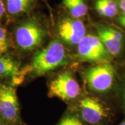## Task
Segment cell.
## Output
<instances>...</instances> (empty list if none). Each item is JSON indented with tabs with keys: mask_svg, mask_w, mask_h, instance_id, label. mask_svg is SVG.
Wrapping results in <instances>:
<instances>
[{
	"mask_svg": "<svg viewBox=\"0 0 125 125\" xmlns=\"http://www.w3.org/2000/svg\"><path fill=\"white\" fill-rule=\"evenodd\" d=\"M67 55L62 43L55 40L35 54L28 70L40 76L66 65Z\"/></svg>",
	"mask_w": 125,
	"mask_h": 125,
	"instance_id": "cell-1",
	"label": "cell"
},
{
	"mask_svg": "<svg viewBox=\"0 0 125 125\" xmlns=\"http://www.w3.org/2000/svg\"><path fill=\"white\" fill-rule=\"evenodd\" d=\"M46 30L38 19L32 17L17 26L15 39L20 49L31 51L42 44L46 37Z\"/></svg>",
	"mask_w": 125,
	"mask_h": 125,
	"instance_id": "cell-2",
	"label": "cell"
},
{
	"mask_svg": "<svg viewBox=\"0 0 125 125\" xmlns=\"http://www.w3.org/2000/svg\"><path fill=\"white\" fill-rule=\"evenodd\" d=\"M84 79L90 90L98 93H107L112 88L115 71L107 61L89 67L83 73Z\"/></svg>",
	"mask_w": 125,
	"mask_h": 125,
	"instance_id": "cell-3",
	"label": "cell"
},
{
	"mask_svg": "<svg viewBox=\"0 0 125 125\" xmlns=\"http://www.w3.org/2000/svg\"><path fill=\"white\" fill-rule=\"evenodd\" d=\"M80 92L79 83L69 71L60 73L49 84V97H56L64 101L75 99Z\"/></svg>",
	"mask_w": 125,
	"mask_h": 125,
	"instance_id": "cell-4",
	"label": "cell"
},
{
	"mask_svg": "<svg viewBox=\"0 0 125 125\" xmlns=\"http://www.w3.org/2000/svg\"><path fill=\"white\" fill-rule=\"evenodd\" d=\"M109 54L98 37L93 34L86 35L78 44V57L83 62H105Z\"/></svg>",
	"mask_w": 125,
	"mask_h": 125,
	"instance_id": "cell-5",
	"label": "cell"
},
{
	"mask_svg": "<svg viewBox=\"0 0 125 125\" xmlns=\"http://www.w3.org/2000/svg\"><path fill=\"white\" fill-rule=\"evenodd\" d=\"M19 103L15 89L0 83V116L9 122L19 118Z\"/></svg>",
	"mask_w": 125,
	"mask_h": 125,
	"instance_id": "cell-6",
	"label": "cell"
},
{
	"mask_svg": "<svg viewBox=\"0 0 125 125\" xmlns=\"http://www.w3.org/2000/svg\"><path fill=\"white\" fill-rule=\"evenodd\" d=\"M58 33L67 44L75 45L86 35V28L78 19L65 17L59 23Z\"/></svg>",
	"mask_w": 125,
	"mask_h": 125,
	"instance_id": "cell-7",
	"label": "cell"
},
{
	"mask_svg": "<svg viewBox=\"0 0 125 125\" xmlns=\"http://www.w3.org/2000/svg\"><path fill=\"white\" fill-rule=\"evenodd\" d=\"M79 109L82 119L91 125L100 124L107 116L103 104L93 97H86L79 103Z\"/></svg>",
	"mask_w": 125,
	"mask_h": 125,
	"instance_id": "cell-8",
	"label": "cell"
},
{
	"mask_svg": "<svg viewBox=\"0 0 125 125\" xmlns=\"http://www.w3.org/2000/svg\"><path fill=\"white\" fill-rule=\"evenodd\" d=\"M97 32L98 38L110 55L116 57L121 53L123 42L119 40L114 35L110 28L103 26L98 27Z\"/></svg>",
	"mask_w": 125,
	"mask_h": 125,
	"instance_id": "cell-9",
	"label": "cell"
},
{
	"mask_svg": "<svg viewBox=\"0 0 125 125\" xmlns=\"http://www.w3.org/2000/svg\"><path fill=\"white\" fill-rule=\"evenodd\" d=\"M26 73L20 71V64L16 60L8 56H0V77L11 78L13 81L20 79Z\"/></svg>",
	"mask_w": 125,
	"mask_h": 125,
	"instance_id": "cell-10",
	"label": "cell"
},
{
	"mask_svg": "<svg viewBox=\"0 0 125 125\" xmlns=\"http://www.w3.org/2000/svg\"><path fill=\"white\" fill-rule=\"evenodd\" d=\"M35 0H5V9L12 16L25 15L33 8Z\"/></svg>",
	"mask_w": 125,
	"mask_h": 125,
	"instance_id": "cell-11",
	"label": "cell"
},
{
	"mask_svg": "<svg viewBox=\"0 0 125 125\" xmlns=\"http://www.w3.org/2000/svg\"><path fill=\"white\" fill-rule=\"evenodd\" d=\"M62 5L72 18L75 19L85 16L88 10L84 0H62Z\"/></svg>",
	"mask_w": 125,
	"mask_h": 125,
	"instance_id": "cell-12",
	"label": "cell"
},
{
	"mask_svg": "<svg viewBox=\"0 0 125 125\" xmlns=\"http://www.w3.org/2000/svg\"><path fill=\"white\" fill-rule=\"evenodd\" d=\"M95 9L100 15L111 18L118 12V5L114 0H96Z\"/></svg>",
	"mask_w": 125,
	"mask_h": 125,
	"instance_id": "cell-13",
	"label": "cell"
},
{
	"mask_svg": "<svg viewBox=\"0 0 125 125\" xmlns=\"http://www.w3.org/2000/svg\"><path fill=\"white\" fill-rule=\"evenodd\" d=\"M9 46V40L6 30L0 26V56L7 52Z\"/></svg>",
	"mask_w": 125,
	"mask_h": 125,
	"instance_id": "cell-14",
	"label": "cell"
},
{
	"mask_svg": "<svg viewBox=\"0 0 125 125\" xmlns=\"http://www.w3.org/2000/svg\"><path fill=\"white\" fill-rule=\"evenodd\" d=\"M118 94L122 108L125 112V75L120 83L119 86L118 87Z\"/></svg>",
	"mask_w": 125,
	"mask_h": 125,
	"instance_id": "cell-15",
	"label": "cell"
},
{
	"mask_svg": "<svg viewBox=\"0 0 125 125\" xmlns=\"http://www.w3.org/2000/svg\"><path fill=\"white\" fill-rule=\"evenodd\" d=\"M58 125H82V123L77 117L69 115L62 119Z\"/></svg>",
	"mask_w": 125,
	"mask_h": 125,
	"instance_id": "cell-16",
	"label": "cell"
},
{
	"mask_svg": "<svg viewBox=\"0 0 125 125\" xmlns=\"http://www.w3.org/2000/svg\"><path fill=\"white\" fill-rule=\"evenodd\" d=\"M110 29H111V31L112 32V33L114 34V35L115 36L117 39H118L119 40L123 42V36L122 34L119 32V31H117L115 29H111V28H110Z\"/></svg>",
	"mask_w": 125,
	"mask_h": 125,
	"instance_id": "cell-17",
	"label": "cell"
},
{
	"mask_svg": "<svg viewBox=\"0 0 125 125\" xmlns=\"http://www.w3.org/2000/svg\"><path fill=\"white\" fill-rule=\"evenodd\" d=\"M5 9L4 2L2 0H0V23L1 22V20H2L3 16L4 15Z\"/></svg>",
	"mask_w": 125,
	"mask_h": 125,
	"instance_id": "cell-18",
	"label": "cell"
},
{
	"mask_svg": "<svg viewBox=\"0 0 125 125\" xmlns=\"http://www.w3.org/2000/svg\"><path fill=\"white\" fill-rule=\"evenodd\" d=\"M119 7L122 12L123 14H125V0L119 1Z\"/></svg>",
	"mask_w": 125,
	"mask_h": 125,
	"instance_id": "cell-19",
	"label": "cell"
},
{
	"mask_svg": "<svg viewBox=\"0 0 125 125\" xmlns=\"http://www.w3.org/2000/svg\"><path fill=\"white\" fill-rule=\"evenodd\" d=\"M118 22L121 26H122L123 27L125 28V14H123V15L119 16L118 19Z\"/></svg>",
	"mask_w": 125,
	"mask_h": 125,
	"instance_id": "cell-20",
	"label": "cell"
},
{
	"mask_svg": "<svg viewBox=\"0 0 125 125\" xmlns=\"http://www.w3.org/2000/svg\"><path fill=\"white\" fill-rule=\"evenodd\" d=\"M119 125H125V119Z\"/></svg>",
	"mask_w": 125,
	"mask_h": 125,
	"instance_id": "cell-21",
	"label": "cell"
},
{
	"mask_svg": "<svg viewBox=\"0 0 125 125\" xmlns=\"http://www.w3.org/2000/svg\"><path fill=\"white\" fill-rule=\"evenodd\" d=\"M0 125H3L2 124V123H1V122H0Z\"/></svg>",
	"mask_w": 125,
	"mask_h": 125,
	"instance_id": "cell-22",
	"label": "cell"
},
{
	"mask_svg": "<svg viewBox=\"0 0 125 125\" xmlns=\"http://www.w3.org/2000/svg\"><path fill=\"white\" fill-rule=\"evenodd\" d=\"M101 125L100 124H97V125Z\"/></svg>",
	"mask_w": 125,
	"mask_h": 125,
	"instance_id": "cell-23",
	"label": "cell"
}]
</instances>
